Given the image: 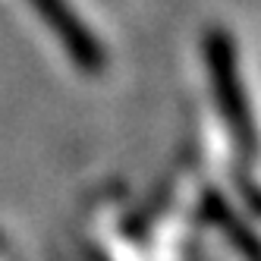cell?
<instances>
[{
    "label": "cell",
    "mask_w": 261,
    "mask_h": 261,
    "mask_svg": "<svg viewBox=\"0 0 261 261\" xmlns=\"http://www.w3.org/2000/svg\"><path fill=\"white\" fill-rule=\"evenodd\" d=\"M201 50H204V63L211 69V85H214V98L223 120H227L230 133L236 136V142L242 148L255 145V123L249 114V101H246V85L239 76V54H236V41L227 29L211 25L201 38Z\"/></svg>",
    "instance_id": "obj_1"
}]
</instances>
